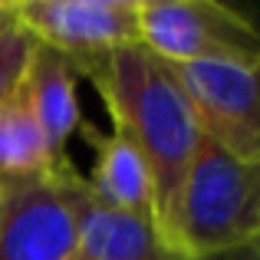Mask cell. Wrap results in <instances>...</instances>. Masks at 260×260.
I'll return each mask as SVG.
<instances>
[{
  "label": "cell",
  "instance_id": "obj_1",
  "mask_svg": "<svg viewBox=\"0 0 260 260\" xmlns=\"http://www.w3.org/2000/svg\"><path fill=\"white\" fill-rule=\"evenodd\" d=\"M83 76L95 83L112 125L125 132L142 155L155 194V228L178 250V198L201 132L172 63L158 59L142 43H128Z\"/></svg>",
  "mask_w": 260,
  "mask_h": 260
},
{
  "label": "cell",
  "instance_id": "obj_2",
  "mask_svg": "<svg viewBox=\"0 0 260 260\" xmlns=\"http://www.w3.org/2000/svg\"><path fill=\"white\" fill-rule=\"evenodd\" d=\"M257 165L234 158L198 135L178 198V250L184 257L257 244L260 234Z\"/></svg>",
  "mask_w": 260,
  "mask_h": 260
},
{
  "label": "cell",
  "instance_id": "obj_3",
  "mask_svg": "<svg viewBox=\"0 0 260 260\" xmlns=\"http://www.w3.org/2000/svg\"><path fill=\"white\" fill-rule=\"evenodd\" d=\"M139 43L172 66L237 63L260 70V33L217 0H139Z\"/></svg>",
  "mask_w": 260,
  "mask_h": 260
},
{
  "label": "cell",
  "instance_id": "obj_4",
  "mask_svg": "<svg viewBox=\"0 0 260 260\" xmlns=\"http://www.w3.org/2000/svg\"><path fill=\"white\" fill-rule=\"evenodd\" d=\"M76 168L0 181V260H76Z\"/></svg>",
  "mask_w": 260,
  "mask_h": 260
},
{
  "label": "cell",
  "instance_id": "obj_5",
  "mask_svg": "<svg viewBox=\"0 0 260 260\" xmlns=\"http://www.w3.org/2000/svg\"><path fill=\"white\" fill-rule=\"evenodd\" d=\"M13 13L37 43L70 56L79 73L139 43V0H23Z\"/></svg>",
  "mask_w": 260,
  "mask_h": 260
},
{
  "label": "cell",
  "instance_id": "obj_6",
  "mask_svg": "<svg viewBox=\"0 0 260 260\" xmlns=\"http://www.w3.org/2000/svg\"><path fill=\"white\" fill-rule=\"evenodd\" d=\"M194 112L198 132L234 158L260 161V89L257 70L237 63L172 66Z\"/></svg>",
  "mask_w": 260,
  "mask_h": 260
},
{
  "label": "cell",
  "instance_id": "obj_7",
  "mask_svg": "<svg viewBox=\"0 0 260 260\" xmlns=\"http://www.w3.org/2000/svg\"><path fill=\"white\" fill-rule=\"evenodd\" d=\"M73 198L79 234L76 260H184L161 237L152 217L128 214L102 201L79 172L73 178Z\"/></svg>",
  "mask_w": 260,
  "mask_h": 260
},
{
  "label": "cell",
  "instance_id": "obj_8",
  "mask_svg": "<svg viewBox=\"0 0 260 260\" xmlns=\"http://www.w3.org/2000/svg\"><path fill=\"white\" fill-rule=\"evenodd\" d=\"M79 79H83V73L70 56L37 43L23 73V89H26L33 115L40 122V132L46 139L53 165H70L66 161V145H70L73 132L83 125Z\"/></svg>",
  "mask_w": 260,
  "mask_h": 260
},
{
  "label": "cell",
  "instance_id": "obj_9",
  "mask_svg": "<svg viewBox=\"0 0 260 260\" xmlns=\"http://www.w3.org/2000/svg\"><path fill=\"white\" fill-rule=\"evenodd\" d=\"M92 142H95V161H92V175L86 178L89 188L102 201L115 204L128 214H142L155 221L152 178H148L142 155L128 142V135L112 128V135H106V139L92 135Z\"/></svg>",
  "mask_w": 260,
  "mask_h": 260
},
{
  "label": "cell",
  "instance_id": "obj_10",
  "mask_svg": "<svg viewBox=\"0 0 260 260\" xmlns=\"http://www.w3.org/2000/svg\"><path fill=\"white\" fill-rule=\"evenodd\" d=\"M53 168L63 165H53L40 122L26 99V89L20 83L10 99L0 106V181L43 175Z\"/></svg>",
  "mask_w": 260,
  "mask_h": 260
},
{
  "label": "cell",
  "instance_id": "obj_11",
  "mask_svg": "<svg viewBox=\"0 0 260 260\" xmlns=\"http://www.w3.org/2000/svg\"><path fill=\"white\" fill-rule=\"evenodd\" d=\"M37 40L13 13V4L0 7V106L13 95V89L23 83L26 63H30Z\"/></svg>",
  "mask_w": 260,
  "mask_h": 260
},
{
  "label": "cell",
  "instance_id": "obj_12",
  "mask_svg": "<svg viewBox=\"0 0 260 260\" xmlns=\"http://www.w3.org/2000/svg\"><path fill=\"white\" fill-rule=\"evenodd\" d=\"M184 260H260L257 244H244V247H231V250H214V254H194Z\"/></svg>",
  "mask_w": 260,
  "mask_h": 260
},
{
  "label": "cell",
  "instance_id": "obj_13",
  "mask_svg": "<svg viewBox=\"0 0 260 260\" xmlns=\"http://www.w3.org/2000/svg\"><path fill=\"white\" fill-rule=\"evenodd\" d=\"M0 7H4V0H0Z\"/></svg>",
  "mask_w": 260,
  "mask_h": 260
}]
</instances>
